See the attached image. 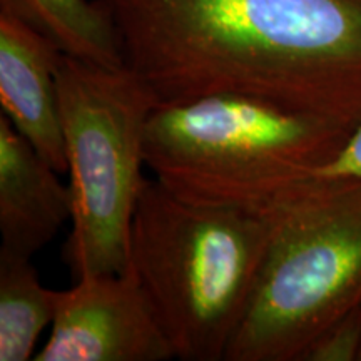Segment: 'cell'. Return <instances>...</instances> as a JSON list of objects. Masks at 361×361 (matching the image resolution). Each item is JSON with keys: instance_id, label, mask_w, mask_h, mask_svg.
I'll return each instance as SVG.
<instances>
[{"instance_id": "277c9868", "label": "cell", "mask_w": 361, "mask_h": 361, "mask_svg": "<svg viewBox=\"0 0 361 361\" xmlns=\"http://www.w3.org/2000/svg\"><path fill=\"white\" fill-rule=\"evenodd\" d=\"M353 128L255 97L219 94L156 106L146 168L188 200L258 209L340 151Z\"/></svg>"}, {"instance_id": "ba28073f", "label": "cell", "mask_w": 361, "mask_h": 361, "mask_svg": "<svg viewBox=\"0 0 361 361\" xmlns=\"http://www.w3.org/2000/svg\"><path fill=\"white\" fill-rule=\"evenodd\" d=\"M0 114V251L32 258L71 221L69 186Z\"/></svg>"}, {"instance_id": "6da1fadb", "label": "cell", "mask_w": 361, "mask_h": 361, "mask_svg": "<svg viewBox=\"0 0 361 361\" xmlns=\"http://www.w3.org/2000/svg\"><path fill=\"white\" fill-rule=\"evenodd\" d=\"M156 106L255 97L361 123V0H101Z\"/></svg>"}, {"instance_id": "9c48e42d", "label": "cell", "mask_w": 361, "mask_h": 361, "mask_svg": "<svg viewBox=\"0 0 361 361\" xmlns=\"http://www.w3.org/2000/svg\"><path fill=\"white\" fill-rule=\"evenodd\" d=\"M0 12L34 27L66 56L97 66H124L119 35L101 0H0Z\"/></svg>"}, {"instance_id": "30bf717a", "label": "cell", "mask_w": 361, "mask_h": 361, "mask_svg": "<svg viewBox=\"0 0 361 361\" xmlns=\"http://www.w3.org/2000/svg\"><path fill=\"white\" fill-rule=\"evenodd\" d=\"M30 259L0 251V361L32 360L56 318L61 291L40 283Z\"/></svg>"}, {"instance_id": "7c38bea8", "label": "cell", "mask_w": 361, "mask_h": 361, "mask_svg": "<svg viewBox=\"0 0 361 361\" xmlns=\"http://www.w3.org/2000/svg\"><path fill=\"white\" fill-rule=\"evenodd\" d=\"M311 176L323 178H351L361 180V123L351 130L340 151L331 161L319 166Z\"/></svg>"}, {"instance_id": "7a4b0ae2", "label": "cell", "mask_w": 361, "mask_h": 361, "mask_svg": "<svg viewBox=\"0 0 361 361\" xmlns=\"http://www.w3.org/2000/svg\"><path fill=\"white\" fill-rule=\"evenodd\" d=\"M273 218L188 200L146 179L130 223L128 268L174 358L224 361L258 283Z\"/></svg>"}, {"instance_id": "5b68a950", "label": "cell", "mask_w": 361, "mask_h": 361, "mask_svg": "<svg viewBox=\"0 0 361 361\" xmlns=\"http://www.w3.org/2000/svg\"><path fill=\"white\" fill-rule=\"evenodd\" d=\"M57 89L72 224L64 259L74 279L123 273L146 183L144 129L156 102L126 66H97L66 54Z\"/></svg>"}, {"instance_id": "8fae6325", "label": "cell", "mask_w": 361, "mask_h": 361, "mask_svg": "<svg viewBox=\"0 0 361 361\" xmlns=\"http://www.w3.org/2000/svg\"><path fill=\"white\" fill-rule=\"evenodd\" d=\"M300 361H361V306L323 329Z\"/></svg>"}, {"instance_id": "52a82bcc", "label": "cell", "mask_w": 361, "mask_h": 361, "mask_svg": "<svg viewBox=\"0 0 361 361\" xmlns=\"http://www.w3.org/2000/svg\"><path fill=\"white\" fill-rule=\"evenodd\" d=\"M62 52L25 22L0 12V107L59 173H66L57 69Z\"/></svg>"}, {"instance_id": "3957f363", "label": "cell", "mask_w": 361, "mask_h": 361, "mask_svg": "<svg viewBox=\"0 0 361 361\" xmlns=\"http://www.w3.org/2000/svg\"><path fill=\"white\" fill-rule=\"evenodd\" d=\"M258 211L273 218V234L224 361H300L361 306V180L310 176Z\"/></svg>"}, {"instance_id": "8992f818", "label": "cell", "mask_w": 361, "mask_h": 361, "mask_svg": "<svg viewBox=\"0 0 361 361\" xmlns=\"http://www.w3.org/2000/svg\"><path fill=\"white\" fill-rule=\"evenodd\" d=\"M35 361H166L168 338L129 268L75 279L61 291Z\"/></svg>"}]
</instances>
